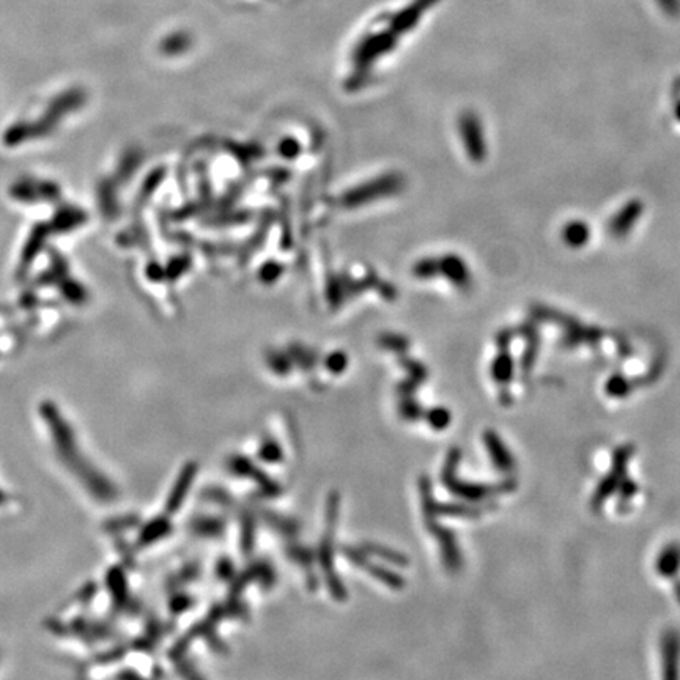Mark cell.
<instances>
[{
  "mask_svg": "<svg viewBox=\"0 0 680 680\" xmlns=\"http://www.w3.org/2000/svg\"><path fill=\"white\" fill-rule=\"evenodd\" d=\"M639 215V205L638 203H630L628 207L624 208V211L616 217L611 224V229L616 235H624L628 232V226H632L633 221L637 219Z\"/></svg>",
  "mask_w": 680,
  "mask_h": 680,
  "instance_id": "7",
  "label": "cell"
},
{
  "mask_svg": "<svg viewBox=\"0 0 680 680\" xmlns=\"http://www.w3.org/2000/svg\"><path fill=\"white\" fill-rule=\"evenodd\" d=\"M43 227L44 226H40L38 229H35V232L32 233L27 246H25V249H24V261L25 263H30L32 260H34V257L36 255V252L40 251L44 238H46V232L49 230V227L48 229H43Z\"/></svg>",
  "mask_w": 680,
  "mask_h": 680,
  "instance_id": "8",
  "label": "cell"
},
{
  "mask_svg": "<svg viewBox=\"0 0 680 680\" xmlns=\"http://www.w3.org/2000/svg\"><path fill=\"white\" fill-rule=\"evenodd\" d=\"M86 102V93L79 88H72L65 93H60L59 96L49 102L46 111L43 112V117L40 120L32 121H19V123L11 125L5 131L4 140L6 145L16 147L29 140L41 139L48 134L53 132L60 121Z\"/></svg>",
  "mask_w": 680,
  "mask_h": 680,
  "instance_id": "1",
  "label": "cell"
},
{
  "mask_svg": "<svg viewBox=\"0 0 680 680\" xmlns=\"http://www.w3.org/2000/svg\"><path fill=\"white\" fill-rule=\"evenodd\" d=\"M589 235H591V230H589L587 224L583 221H572L564 227L562 238L569 246L581 247L589 241Z\"/></svg>",
  "mask_w": 680,
  "mask_h": 680,
  "instance_id": "4",
  "label": "cell"
},
{
  "mask_svg": "<svg viewBox=\"0 0 680 680\" xmlns=\"http://www.w3.org/2000/svg\"><path fill=\"white\" fill-rule=\"evenodd\" d=\"M11 194L18 200H25L27 203H34L32 200H53L60 194L59 188L54 183L49 182H32V179H24L15 184Z\"/></svg>",
  "mask_w": 680,
  "mask_h": 680,
  "instance_id": "2",
  "label": "cell"
},
{
  "mask_svg": "<svg viewBox=\"0 0 680 680\" xmlns=\"http://www.w3.org/2000/svg\"><path fill=\"white\" fill-rule=\"evenodd\" d=\"M260 457L268 461H278L280 460V449L279 446L273 444V442H266V444L260 449Z\"/></svg>",
  "mask_w": 680,
  "mask_h": 680,
  "instance_id": "11",
  "label": "cell"
},
{
  "mask_svg": "<svg viewBox=\"0 0 680 680\" xmlns=\"http://www.w3.org/2000/svg\"><path fill=\"white\" fill-rule=\"evenodd\" d=\"M367 548L369 551H372V553H375L376 556L380 555L383 559H386V561H390V562H394V564H405L407 559L403 557L402 555L399 553H394V551H390L388 548H383V547H374V545H367Z\"/></svg>",
  "mask_w": 680,
  "mask_h": 680,
  "instance_id": "9",
  "label": "cell"
},
{
  "mask_svg": "<svg viewBox=\"0 0 680 680\" xmlns=\"http://www.w3.org/2000/svg\"><path fill=\"white\" fill-rule=\"evenodd\" d=\"M428 422L432 424L435 428H444L447 426V422H449V413L446 412V409H433L432 413L428 414Z\"/></svg>",
  "mask_w": 680,
  "mask_h": 680,
  "instance_id": "10",
  "label": "cell"
},
{
  "mask_svg": "<svg viewBox=\"0 0 680 680\" xmlns=\"http://www.w3.org/2000/svg\"><path fill=\"white\" fill-rule=\"evenodd\" d=\"M346 556H348V559H350V561H353V562H355V564H358V566H362L364 569H367L372 575L376 576L378 580L384 581V583H386V585L393 586V587H400V586L403 585V583H402V578H400L399 575H395V573H393V572H389V570H386V569H378V567H375L374 564H370V562L365 561V557H364L362 555L356 553V551L346 550Z\"/></svg>",
  "mask_w": 680,
  "mask_h": 680,
  "instance_id": "3",
  "label": "cell"
},
{
  "mask_svg": "<svg viewBox=\"0 0 680 680\" xmlns=\"http://www.w3.org/2000/svg\"><path fill=\"white\" fill-rule=\"evenodd\" d=\"M86 221V216L78 208H63L57 213L54 219V229H59L60 232H67V230L76 229Z\"/></svg>",
  "mask_w": 680,
  "mask_h": 680,
  "instance_id": "5",
  "label": "cell"
},
{
  "mask_svg": "<svg viewBox=\"0 0 680 680\" xmlns=\"http://www.w3.org/2000/svg\"><path fill=\"white\" fill-rule=\"evenodd\" d=\"M194 474H196V466L194 465H189L183 471L182 477H179L178 484L175 487V490H173V495H172L170 501H169V510H177L179 508V505H182V501H183L184 493H186L184 490L188 489V487L192 484V479H194Z\"/></svg>",
  "mask_w": 680,
  "mask_h": 680,
  "instance_id": "6",
  "label": "cell"
}]
</instances>
